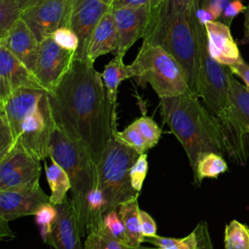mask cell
<instances>
[{"label": "cell", "mask_w": 249, "mask_h": 249, "mask_svg": "<svg viewBox=\"0 0 249 249\" xmlns=\"http://www.w3.org/2000/svg\"><path fill=\"white\" fill-rule=\"evenodd\" d=\"M47 93L56 126L83 145L97 163L117 129V117L102 74L93 62L75 59L55 88Z\"/></svg>", "instance_id": "cell-1"}, {"label": "cell", "mask_w": 249, "mask_h": 249, "mask_svg": "<svg viewBox=\"0 0 249 249\" xmlns=\"http://www.w3.org/2000/svg\"><path fill=\"white\" fill-rule=\"evenodd\" d=\"M198 0H162L151 9L143 42L162 48L184 69L197 96L199 45L196 30Z\"/></svg>", "instance_id": "cell-2"}, {"label": "cell", "mask_w": 249, "mask_h": 249, "mask_svg": "<svg viewBox=\"0 0 249 249\" xmlns=\"http://www.w3.org/2000/svg\"><path fill=\"white\" fill-rule=\"evenodd\" d=\"M160 108L162 120L182 144L192 170L202 153L227 154L218 118L195 93L160 97Z\"/></svg>", "instance_id": "cell-3"}, {"label": "cell", "mask_w": 249, "mask_h": 249, "mask_svg": "<svg viewBox=\"0 0 249 249\" xmlns=\"http://www.w3.org/2000/svg\"><path fill=\"white\" fill-rule=\"evenodd\" d=\"M49 159L55 160L70 179L71 201L78 217L81 235L87 236L89 197L97 188L96 162L83 145L70 139L57 126L50 139Z\"/></svg>", "instance_id": "cell-4"}, {"label": "cell", "mask_w": 249, "mask_h": 249, "mask_svg": "<svg viewBox=\"0 0 249 249\" xmlns=\"http://www.w3.org/2000/svg\"><path fill=\"white\" fill-rule=\"evenodd\" d=\"M131 66L138 85L149 84L159 98L194 93L182 66L160 47L143 42Z\"/></svg>", "instance_id": "cell-5"}, {"label": "cell", "mask_w": 249, "mask_h": 249, "mask_svg": "<svg viewBox=\"0 0 249 249\" xmlns=\"http://www.w3.org/2000/svg\"><path fill=\"white\" fill-rule=\"evenodd\" d=\"M139 155L113 132L112 138L96 163L97 187L102 191L106 200L105 214L117 209L121 202L139 196L140 194L131 187L129 177L130 168Z\"/></svg>", "instance_id": "cell-6"}, {"label": "cell", "mask_w": 249, "mask_h": 249, "mask_svg": "<svg viewBox=\"0 0 249 249\" xmlns=\"http://www.w3.org/2000/svg\"><path fill=\"white\" fill-rule=\"evenodd\" d=\"M222 127L226 152L229 159L245 165L249 157V90L229 72V100L226 108L217 117Z\"/></svg>", "instance_id": "cell-7"}, {"label": "cell", "mask_w": 249, "mask_h": 249, "mask_svg": "<svg viewBox=\"0 0 249 249\" xmlns=\"http://www.w3.org/2000/svg\"><path fill=\"white\" fill-rule=\"evenodd\" d=\"M199 45V75L197 96L214 116L219 117L229 100V68L217 61L209 53L204 23L196 18Z\"/></svg>", "instance_id": "cell-8"}, {"label": "cell", "mask_w": 249, "mask_h": 249, "mask_svg": "<svg viewBox=\"0 0 249 249\" xmlns=\"http://www.w3.org/2000/svg\"><path fill=\"white\" fill-rule=\"evenodd\" d=\"M56 124L53 117L47 91L37 107L24 119L16 142L41 160L49 158V143Z\"/></svg>", "instance_id": "cell-9"}, {"label": "cell", "mask_w": 249, "mask_h": 249, "mask_svg": "<svg viewBox=\"0 0 249 249\" xmlns=\"http://www.w3.org/2000/svg\"><path fill=\"white\" fill-rule=\"evenodd\" d=\"M73 0H37L27 7L20 18L41 42L61 27H69Z\"/></svg>", "instance_id": "cell-10"}, {"label": "cell", "mask_w": 249, "mask_h": 249, "mask_svg": "<svg viewBox=\"0 0 249 249\" xmlns=\"http://www.w3.org/2000/svg\"><path fill=\"white\" fill-rule=\"evenodd\" d=\"M41 160L16 142L11 151L0 159V191L39 184Z\"/></svg>", "instance_id": "cell-11"}, {"label": "cell", "mask_w": 249, "mask_h": 249, "mask_svg": "<svg viewBox=\"0 0 249 249\" xmlns=\"http://www.w3.org/2000/svg\"><path fill=\"white\" fill-rule=\"evenodd\" d=\"M74 60V52L60 47L49 36L40 42L34 74L42 87L51 91L67 73Z\"/></svg>", "instance_id": "cell-12"}, {"label": "cell", "mask_w": 249, "mask_h": 249, "mask_svg": "<svg viewBox=\"0 0 249 249\" xmlns=\"http://www.w3.org/2000/svg\"><path fill=\"white\" fill-rule=\"evenodd\" d=\"M111 8V5L101 0H73L69 27L79 39L75 59L88 60V48L92 32Z\"/></svg>", "instance_id": "cell-13"}, {"label": "cell", "mask_w": 249, "mask_h": 249, "mask_svg": "<svg viewBox=\"0 0 249 249\" xmlns=\"http://www.w3.org/2000/svg\"><path fill=\"white\" fill-rule=\"evenodd\" d=\"M51 202L40 184L0 191V219L7 222L35 215L46 203Z\"/></svg>", "instance_id": "cell-14"}, {"label": "cell", "mask_w": 249, "mask_h": 249, "mask_svg": "<svg viewBox=\"0 0 249 249\" xmlns=\"http://www.w3.org/2000/svg\"><path fill=\"white\" fill-rule=\"evenodd\" d=\"M150 6L113 8L114 18L119 32V46L115 53L120 58L124 57L132 45L144 36L151 14Z\"/></svg>", "instance_id": "cell-15"}, {"label": "cell", "mask_w": 249, "mask_h": 249, "mask_svg": "<svg viewBox=\"0 0 249 249\" xmlns=\"http://www.w3.org/2000/svg\"><path fill=\"white\" fill-rule=\"evenodd\" d=\"M22 88L45 89L34 73L0 44V101Z\"/></svg>", "instance_id": "cell-16"}, {"label": "cell", "mask_w": 249, "mask_h": 249, "mask_svg": "<svg viewBox=\"0 0 249 249\" xmlns=\"http://www.w3.org/2000/svg\"><path fill=\"white\" fill-rule=\"evenodd\" d=\"M56 207L57 218L47 244L54 249H84L79 221L71 198L66 197Z\"/></svg>", "instance_id": "cell-17"}, {"label": "cell", "mask_w": 249, "mask_h": 249, "mask_svg": "<svg viewBox=\"0 0 249 249\" xmlns=\"http://www.w3.org/2000/svg\"><path fill=\"white\" fill-rule=\"evenodd\" d=\"M46 91L45 89L22 88L0 101V114L6 118L15 141L18 140L22 122L37 107Z\"/></svg>", "instance_id": "cell-18"}, {"label": "cell", "mask_w": 249, "mask_h": 249, "mask_svg": "<svg viewBox=\"0 0 249 249\" xmlns=\"http://www.w3.org/2000/svg\"><path fill=\"white\" fill-rule=\"evenodd\" d=\"M0 44L5 46L21 63L34 73L40 42L23 19L19 18L7 34L0 38Z\"/></svg>", "instance_id": "cell-19"}, {"label": "cell", "mask_w": 249, "mask_h": 249, "mask_svg": "<svg viewBox=\"0 0 249 249\" xmlns=\"http://www.w3.org/2000/svg\"><path fill=\"white\" fill-rule=\"evenodd\" d=\"M210 54L221 64L229 67L240 62V51L234 41L230 26L219 21L210 20L204 23Z\"/></svg>", "instance_id": "cell-20"}, {"label": "cell", "mask_w": 249, "mask_h": 249, "mask_svg": "<svg viewBox=\"0 0 249 249\" xmlns=\"http://www.w3.org/2000/svg\"><path fill=\"white\" fill-rule=\"evenodd\" d=\"M119 46V32L116 25L113 8H111L100 19L92 32L87 58L90 62L101 55L116 53Z\"/></svg>", "instance_id": "cell-21"}, {"label": "cell", "mask_w": 249, "mask_h": 249, "mask_svg": "<svg viewBox=\"0 0 249 249\" xmlns=\"http://www.w3.org/2000/svg\"><path fill=\"white\" fill-rule=\"evenodd\" d=\"M144 242L153 244L161 249H214L208 225L206 222H199L194 231L185 237L175 238L160 235L144 237Z\"/></svg>", "instance_id": "cell-22"}, {"label": "cell", "mask_w": 249, "mask_h": 249, "mask_svg": "<svg viewBox=\"0 0 249 249\" xmlns=\"http://www.w3.org/2000/svg\"><path fill=\"white\" fill-rule=\"evenodd\" d=\"M135 74L131 64L125 65L123 58L115 55L104 67L102 79L107 90L108 98L113 110L114 116L117 117V96L120 84L126 79L134 78Z\"/></svg>", "instance_id": "cell-23"}, {"label": "cell", "mask_w": 249, "mask_h": 249, "mask_svg": "<svg viewBox=\"0 0 249 249\" xmlns=\"http://www.w3.org/2000/svg\"><path fill=\"white\" fill-rule=\"evenodd\" d=\"M138 196L130 197L121 202L117 208L118 213L124 226L128 245L135 249L144 242V235L141 231Z\"/></svg>", "instance_id": "cell-24"}, {"label": "cell", "mask_w": 249, "mask_h": 249, "mask_svg": "<svg viewBox=\"0 0 249 249\" xmlns=\"http://www.w3.org/2000/svg\"><path fill=\"white\" fill-rule=\"evenodd\" d=\"M228 170V164L223 157L218 153L206 152L199 155L197 158L194 174V183L200 185L205 178H218L219 175Z\"/></svg>", "instance_id": "cell-25"}, {"label": "cell", "mask_w": 249, "mask_h": 249, "mask_svg": "<svg viewBox=\"0 0 249 249\" xmlns=\"http://www.w3.org/2000/svg\"><path fill=\"white\" fill-rule=\"evenodd\" d=\"M44 161L46 177L51 189V202L54 205L60 204L66 198L67 192L71 191L70 179L66 171L55 160H51L50 165H47L46 160Z\"/></svg>", "instance_id": "cell-26"}, {"label": "cell", "mask_w": 249, "mask_h": 249, "mask_svg": "<svg viewBox=\"0 0 249 249\" xmlns=\"http://www.w3.org/2000/svg\"><path fill=\"white\" fill-rule=\"evenodd\" d=\"M84 249H133L126 243L114 237L106 229L104 221L87 236Z\"/></svg>", "instance_id": "cell-27"}, {"label": "cell", "mask_w": 249, "mask_h": 249, "mask_svg": "<svg viewBox=\"0 0 249 249\" xmlns=\"http://www.w3.org/2000/svg\"><path fill=\"white\" fill-rule=\"evenodd\" d=\"M225 249H249V227L232 220L225 227Z\"/></svg>", "instance_id": "cell-28"}, {"label": "cell", "mask_w": 249, "mask_h": 249, "mask_svg": "<svg viewBox=\"0 0 249 249\" xmlns=\"http://www.w3.org/2000/svg\"><path fill=\"white\" fill-rule=\"evenodd\" d=\"M23 8L18 0H0V38L20 18Z\"/></svg>", "instance_id": "cell-29"}, {"label": "cell", "mask_w": 249, "mask_h": 249, "mask_svg": "<svg viewBox=\"0 0 249 249\" xmlns=\"http://www.w3.org/2000/svg\"><path fill=\"white\" fill-rule=\"evenodd\" d=\"M57 207L52 202L43 205L34 215L36 224L40 229V235L45 243H48L53 228L57 218Z\"/></svg>", "instance_id": "cell-30"}, {"label": "cell", "mask_w": 249, "mask_h": 249, "mask_svg": "<svg viewBox=\"0 0 249 249\" xmlns=\"http://www.w3.org/2000/svg\"><path fill=\"white\" fill-rule=\"evenodd\" d=\"M132 124L137 127V129L145 139L149 149L153 148L158 144L161 136V128L153 120V118L142 116L136 119Z\"/></svg>", "instance_id": "cell-31"}, {"label": "cell", "mask_w": 249, "mask_h": 249, "mask_svg": "<svg viewBox=\"0 0 249 249\" xmlns=\"http://www.w3.org/2000/svg\"><path fill=\"white\" fill-rule=\"evenodd\" d=\"M234 0H198L197 17L205 23L210 20H218L224 9Z\"/></svg>", "instance_id": "cell-32"}, {"label": "cell", "mask_w": 249, "mask_h": 249, "mask_svg": "<svg viewBox=\"0 0 249 249\" xmlns=\"http://www.w3.org/2000/svg\"><path fill=\"white\" fill-rule=\"evenodd\" d=\"M115 135L125 145L131 147L134 149L138 154H144L147 150H149V147L137 129V127L131 123L128 126H126L124 130L118 131L117 129L113 131Z\"/></svg>", "instance_id": "cell-33"}, {"label": "cell", "mask_w": 249, "mask_h": 249, "mask_svg": "<svg viewBox=\"0 0 249 249\" xmlns=\"http://www.w3.org/2000/svg\"><path fill=\"white\" fill-rule=\"evenodd\" d=\"M148 172V160H147V154H141L133 163V165L130 168L129 171V177H130V183L133 190L140 194L142 190V186L144 183V180L146 178Z\"/></svg>", "instance_id": "cell-34"}, {"label": "cell", "mask_w": 249, "mask_h": 249, "mask_svg": "<svg viewBox=\"0 0 249 249\" xmlns=\"http://www.w3.org/2000/svg\"><path fill=\"white\" fill-rule=\"evenodd\" d=\"M103 220H104V225H105L106 229L108 230V231L114 237L118 238L119 240H121L128 245L124 226L123 221L118 213V210L113 209V210L109 211L107 214L104 215Z\"/></svg>", "instance_id": "cell-35"}, {"label": "cell", "mask_w": 249, "mask_h": 249, "mask_svg": "<svg viewBox=\"0 0 249 249\" xmlns=\"http://www.w3.org/2000/svg\"><path fill=\"white\" fill-rule=\"evenodd\" d=\"M53 40L60 47L76 53L79 46V39L70 27H61L52 35Z\"/></svg>", "instance_id": "cell-36"}, {"label": "cell", "mask_w": 249, "mask_h": 249, "mask_svg": "<svg viewBox=\"0 0 249 249\" xmlns=\"http://www.w3.org/2000/svg\"><path fill=\"white\" fill-rule=\"evenodd\" d=\"M16 141L12 129L4 117L0 114V159L4 158L14 147Z\"/></svg>", "instance_id": "cell-37"}, {"label": "cell", "mask_w": 249, "mask_h": 249, "mask_svg": "<svg viewBox=\"0 0 249 249\" xmlns=\"http://www.w3.org/2000/svg\"><path fill=\"white\" fill-rule=\"evenodd\" d=\"M246 7L242 4L241 0H234L231 2L223 11L222 15L219 18V21L227 24L228 26H231V23L235 16L238 14L244 12Z\"/></svg>", "instance_id": "cell-38"}, {"label": "cell", "mask_w": 249, "mask_h": 249, "mask_svg": "<svg viewBox=\"0 0 249 249\" xmlns=\"http://www.w3.org/2000/svg\"><path fill=\"white\" fill-rule=\"evenodd\" d=\"M139 217H140V225H141V231L144 235V237L148 236H154L157 234V225L154 219L148 214L146 211L141 210L139 211Z\"/></svg>", "instance_id": "cell-39"}, {"label": "cell", "mask_w": 249, "mask_h": 249, "mask_svg": "<svg viewBox=\"0 0 249 249\" xmlns=\"http://www.w3.org/2000/svg\"><path fill=\"white\" fill-rule=\"evenodd\" d=\"M232 75H236L244 82L246 89L249 90V64L244 60L228 67Z\"/></svg>", "instance_id": "cell-40"}, {"label": "cell", "mask_w": 249, "mask_h": 249, "mask_svg": "<svg viewBox=\"0 0 249 249\" xmlns=\"http://www.w3.org/2000/svg\"><path fill=\"white\" fill-rule=\"evenodd\" d=\"M162 0H114L112 3V8H122V7H140V6H150L153 8L158 5Z\"/></svg>", "instance_id": "cell-41"}, {"label": "cell", "mask_w": 249, "mask_h": 249, "mask_svg": "<svg viewBox=\"0 0 249 249\" xmlns=\"http://www.w3.org/2000/svg\"><path fill=\"white\" fill-rule=\"evenodd\" d=\"M243 13H244V31H243V37L240 40L239 44L247 45L249 44V5L246 7Z\"/></svg>", "instance_id": "cell-42"}, {"label": "cell", "mask_w": 249, "mask_h": 249, "mask_svg": "<svg viewBox=\"0 0 249 249\" xmlns=\"http://www.w3.org/2000/svg\"><path fill=\"white\" fill-rule=\"evenodd\" d=\"M0 221H1V226H0V230H1V234L0 235H1V237H4L5 235H10V234L13 235V233L11 232V231L9 229V226H8L9 222H7L3 219H0Z\"/></svg>", "instance_id": "cell-43"}, {"label": "cell", "mask_w": 249, "mask_h": 249, "mask_svg": "<svg viewBox=\"0 0 249 249\" xmlns=\"http://www.w3.org/2000/svg\"><path fill=\"white\" fill-rule=\"evenodd\" d=\"M18 1L20 2L21 6H22V8H23V11H24L27 7H29L30 5L34 4L37 0H18Z\"/></svg>", "instance_id": "cell-44"}, {"label": "cell", "mask_w": 249, "mask_h": 249, "mask_svg": "<svg viewBox=\"0 0 249 249\" xmlns=\"http://www.w3.org/2000/svg\"><path fill=\"white\" fill-rule=\"evenodd\" d=\"M135 249H161V248L157 247V246H153V247H151V246H144V245L141 244L139 247H137Z\"/></svg>", "instance_id": "cell-45"}, {"label": "cell", "mask_w": 249, "mask_h": 249, "mask_svg": "<svg viewBox=\"0 0 249 249\" xmlns=\"http://www.w3.org/2000/svg\"><path fill=\"white\" fill-rule=\"evenodd\" d=\"M102 2H104V3H107V4H109V5H111L112 6V3H113V1L114 0H101Z\"/></svg>", "instance_id": "cell-46"}, {"label": "cell", "mask_w": 249, "mask_h": 249, "mask_svg": "<svg viewBox=\"0 0 249 249\" xmlns=\"http://www.w3.org/2000/svg\"><path fill=\"white\" fill-rule=\"evenodd\" d=\"M246 133H247V135L249 136V124H248V126L246 127Z\"/></svg>", "instance_id": "cell-47"}]
</instances>
